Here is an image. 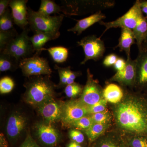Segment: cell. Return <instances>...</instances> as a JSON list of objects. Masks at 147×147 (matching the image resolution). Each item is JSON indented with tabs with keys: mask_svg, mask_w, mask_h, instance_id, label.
Returning <instances> with one entry per match:
<instances>
[{
	"mask_svg": "<svg viewBox=\"0 0 147 147\" xmlns=\"http://www.w3.org/2000/svg\"><path fill=\"white\" fill-rule=\"evenodd\" d=\"M139 95L128 94L115 104L113 113L121 131L137 136H147V100Z\"/></svg>",
	"mask_w": 147,
	"mask_h": 147,
	"instance_id": "6da1fadb",
	"label": "cell"
},
{
	"mask_svg": "<svg viewBox=\"0 0 147 147\" xmlns=\"http://www.w3.org/2000/svg\"><path fill=\"white\" fill-rule=\"evenodd\" d=\"M50 76H37L29 77L24 86L26 91L24 100L28 104L37 108L40 105L55 96V84Z\"/></svg>",
	"mask_w": 147,
	"mask_h": 147,
	"instance_id": "7a4b0ae2",
	"label": "cell"
},
{
	"mask_svg": "<svg viewBox=\"0 0 147 147\" xmlns=\"http://www.w3.org/2000/svg\"><path fill=\"white\" fill-rule=\"evenodd\" d=\"M64 15L46 16L28 9V20L30 29L34 33L49 34L58 38L60 35V28Z\"/></svg>",
	"mask_w": 147,
	"mask_h": 147,
	"instance_id": "3957f363",
	"label": "cell"
},
{
	"mask_svg": "<svg viewBox=\"0 0 147 147\" xmlns=\"http://www.w3.org/2000/svg\"><path fill=\"white\" fill-rule=\"evenodd\" d=\"M115 4L113 1H64L61 7L65 15L72 16L101 11Z\"/></svg>",
	"mask_w": 147,
	"mask_h": 147,
	"instance_id": "277c9868",
	"label": "cell"
},
{
	"mask_svg": "<svg viewBox=\"0 0 147 147\" xmlns=\"http://www.w3.org/2000/svg\"><path fill=\"white\" fill-rule=\"evenodd\" d=\"M30 29H24L7 45L1 53L9 55L20 62L30 57L34 51L30 41L28 33Z\"/></svg>",
	"mask_w": 147,
	"mask_h": 147,
	"instance_id": "5b68a950",
	"label": "cell"
},
{
	"mask_svg": "<svg viewBox=\"0 0 147 147\" xmlns=\"http://www.w3.org/2000/svg\"><path fill=\"white\" fill-rule=\"evenodd\" d=\"M40 53L36 52L32 57L20 61L19 67L24 76L29 78L33 76H50L52 74L53 71L48 61L39 57Z\"/></svg>",
	"mask_w": 147,
	"mask_h": 147,
	"instance_id": "8992f818",
	"label": "cell"
},
{
	"mask_svg": "<svg viewBox=\"0 0 147 147\" xmlns=\"http://www.w3.org/2000/svg\"><path fill=\"white\" fill-rule=\"evenodd\" d=\"M143 14L140 7V1L137 0L126 13L115 21L108 22L101 21L99 22L100 25L105 28L102 36L109 29L113 28H128L132 30L137 26L140 17Z\"/></svg>",
	"mask_w": 147,
	"mask_h": 147,
	"instance_id": "52a82bcc",
	"label": "cell"
},
{
	"mask_svg": "<svg viewBox=\"0 0 147 147\" xmlns=\"http://www.w3.org/2000/svg\"><path fill=\"white\" fill-rule=\"evenodd\" d=\"M77 45L81 46L84 50L85 58L81 62L84 65L90 60L97 61L102 58L105 53L104 42L94 35L88 36L77 42Z\"/></svg>",
	"mask_w": 147,
	"mask_h": 147,
	"instance_id": "ba28073f",
	"label": "cell"
},
{
	"mask_svg": "<svg viewBox=\"0 0 147 147\" xmlns=\"http://www.w3.org/2000/svg\"><path fill=\"white\" fill-rule=\"evenodd\" d=\"M89 115L88 107L79 100H69L62 103L61 121L64 126L69 127L75 121Z\"/></svg>",
	"mask_w": 147,
	"mask_h": 147,
	"instance_id": "9c48e42d",
	"label": "cell"
},
{
	"mask_svg": "<svg viewBox=\"0 0 147 147\" xmlns=\"http://www.w3.org/2000/svg\"><path fill=\"white\" fill-rule=\"evenodd\" d=\"M87 81L79 100L83 105L89 107L103 98L102 91L98 82L94 80L89 69H87Z\"/></svg>",
	"mask_w": 147,
	"mask_h": 147,
	"instance_id": "30bf717a",
	"label": "cell"
},
{
	"mask_svg": "<svg viewBox=\"0 0 147 147\" xmlns=\"http://www.w3.org/2000/svg\"><path fill=\"white\" fill-rule=\"evenodd\" d=\"M28 124L27 116L19 111L13 112L9 116L6 126V133L9 140L15 142L26 129Z\"/></svg>",
	"mask_w": 147,
	"mask_h": 147,
	"instance_id": "8fae6325",
	"label": "cell"
},
{
	"mask_svg": "<svg viewBox=\"0 0 147 147\" xmlns=\"http://www.w3.org/2000/svg\"><path fill=\"white\" fill-rule=\"evenodd\" d=\"M34 129L38 140L47 146H55L60 140L59 131L52 124L45 122H38L35 125Z\"/></svg>",
	"mask_w": 147,
	"mask_h": 147,
	"instance_id": "7c38bea8",
	"label": "cell"
},
{
	"mask_svg": "<svg viewBox=\"0 0 147 147\" xmlns=\"http://www.w3.org/2000/svg\"><path fill=\"white\" fill-rule=\"evenodd\" d=\"M36 108L45 122L52 124L61 121L62 102H57L55 98L47 100Z\"/></svg>",
	"mask_w": 147,
	"mask_h": 147,
	"instance_id": "4fadbf2b",
	"label": "cell"
},
{
	"mask_svg": "<svg viewBox=\"0 0 147 147\" xmlns=\"http://www.w3.org/2000/svg\"><path fill=\"white\" fill-rule=\"evenodd\" d=\"M136 76V61L132 60L129 56L127 57L124 69L117 71L110 80L118 82L123 86L132 87L135 86Z\"/></svg>",
	"mask_w": 147,
	"mask_h": 147,
	"instance_id": "5bb4252c",
	"label": "cell"
},
{
	"mask_svg": "<svg viewBox=\"0 0 147 147\" xmlns=\"http://www.w3.org/2000/svg\"><path fill=\"white\" fill-rule=\"evenodd\" d=\"M28 0H11L9 4L14 24L21 29L27 28L28 20Z\"/></svg>",
	"mask_w": 147,
	"mask_h": 147,
	"instance_id": "9a60e30c",
	"label": "cell"
},
{
	"mask_svg": "<svg viewBox=\"0 0 147 147\" xmlns=\"http://www.w3.org/2000/svg\"><path fill=\"white\" fill-rule=\"evenodd\" d=\"M136 61L135 86L140 89H147V48L142 47L139 51Z\"/></svg>",
	"mask_w": 147,
	"mask_h": 147,
	"instance_id": "2e32d148",
	"label": "cell"
},
{
	"mask_svg": "<svg viewBox=\"0 0 147 147\" xmlns=\"http://www.w3.org/2000/svg\"><path fill=\"white\" fill-rule=\"evenodd\" d=\"M106 16L101 11L95 12L88 17L77 21L75 26L67 30V31L72 32L78 35L81 34L83 32L93 25L102 21Z\"/></svg>",
	"mask_w": 147,
	"mask_h": 147,
	"instance_id": "e0dca14e",
	"label": "cell"
},
{
	"mask_svg": "<svg viewBox=\"0 0 147 147\" xmlns=\"http://www.w3.org/2000/svg\"><path fill=\"white\" fill-rule=\"evenodd\" d=\"M102 95L107 102L117 104L120 102L124 98L123 90L117 84H108L102 91Z\"/></svg>",
	"mask_w": 147,
	"mask_h": 147,
	"instance_id": "ac0fdd59",
	"label": "cell"
},
{
	"mask_svg": "<svg viewBox=\"0 0 147 147\" xmlns=\"http://www.w3.org/2000/svg\"><path fill=\"white\" fill-rule=\"evenodd\" d=\"M135 38L132 30L128 28H122L118 44L115 48L119 47L121 51H124L127 57L130 56V48L135 43Z\"/></svg>",
	"mask_w": 147,
	"mask_h": 147,
	"instance_id": "d6986e66",
	"label": "cell"
},
{
	"mask_svg": "<svg viewBox=\"0 0 147 147\" xmlns=\"http://www.w3.org/2000/svg\"><path fill=\"white\" fill-rule=\"evenodd\" d=\"M139 51L142 50L147 35V18L142 15L137 26L132 30Z\"/></svg>",
	"mask_w": 147,
	"mask_h": 147,
	"instance_id": "ffe728a7",
	"label": "cell"
},
{
	"mask_svg": "<svg viewBox=\"0 0 147 147\" xmlns=\"http://www.w3.org/2000/svg\"><path fill=\"white\" fill-rule=\"evenodd\" d=\"M55 68L57 70L59 76L60 82L58 86L59 88L65 87L67 85L74 83V80L80 74L72 71L70 66L62 67L55 65Z\"/></svg>",
	"mask_w": 147,
	"mask_h": 147,
	"instance_id": "44dd1931",
	"label": "cell"
},
{
	"mask_svg": "<svg viewBox=\"0 0 147 147\" xmlns=\"http://www.w3.org/2000/svg\"><path fill=\"white\" fill-rule=\"evenodd\" d=\"M57 38L56 36L52 35L42 32L34 33V34L30 37L34 52L38 53H41L40 50L43 48L46 42Z\"/></svg>",
	"mask_w": 147,
	"mask_h": 147,
	"instance_id": "7402d4cb",
	"label": "cell"
},
{
	"mask_svg": "<svg viewBox=\"0 0 147 147\" xmlns=\"http://www.w3.org/2000/svg\"><path fill=\"white\" fill-rule=\"evenodd\" d=\"M44 50L48 51L54 61L57 63L65 62L68 58V50L65 47L57 46L47 49L43 47L40 50V52Z\"/></svg>",
	"mask_w": 147,
	"mask_h": 147,
	"instance_id": "603a6c76",
	"label": "cell"
},
{
	"mask_svg": "<svg viewBox=\"0 0 147 147\" xmlns=\"http://www.w3.org/2000/svg\"><path fill=\"white\" fill-rule=\"evenodd\" d=\"M110 124L93 123L89 128L84 131L90 142H94L105 133L110 126Z\"/></svg>",
	"mask_w": 147,
	"mask_h": 147,
	"instance_id": "cb8c5ba5",
	"label": "cell"
},
{
	"mask_svg": "<svg viewBox=\"0 0 147 147\" xmlns=\"http://www.w3.org/2000/svg\"><path fill=\"white\" fill-rule=\"evenodd\" d=\"M20 62L15 58L5 54L1 53L0 55V71H13L19 67Z\"/></svg>",
	"mask_w": 147,
	"mask_h": 147,
	"instance_id": "d4e9b609",
	"label": "cell"
},
{
	"mask_svg": "<svg viewBox=\"0 0 147 147\" xmlns=\"http://www.w3.org/2000/svg\"><path fill=\"white\" fill-rule=\"evenodd\" d=\"M38 11L46 16H51V14L54 13H59L62 11V10L61 6L57 4L54 1L41 0L40 6Z\"/></svg>",
	"mask_w": 147,
	"mask_h": 147,
	"instance_id": "484cf974",
	"label": "cell"
},
{
	"mask_svg": "<svg viewBox=\"0 0 147 147\" xmlns=\"http://www.w3.org/2000/svg\"><path fill=\"white\" fill-rule=\"evenodd\" d=\"M13 24L11 12L8 7L4 13L0 16V31H7L14 29Z\"/></svg>",
	"mask_w": 147,
	"mask_h": 147,
	"instance_id": "4316f807",
	"label": "cell"
},
{
	"mask_svg": "<svg viewBox=\"0 0 147 147\" xmlns=\"http://www.w3.org/2000/svg\"><path fill=\"white\" fill-rule=\"evenodd\" d=\"M18 34L15 29L7 31H0V51L2 52L9 43Z\"/></svg>",
	"mask_w": 147,
	"mask_h": 147,
	"instance_id": "83f0119b",
	"label": "cell"
},
{
	"mask_svg": "<svg viewBox=\"0 0 147 147\" xmlns=\"http://www.w3.org/2000/svg\"><path fill=\"white\" fill-rule=\"evenodd\" d=\"M93 123L90 115L85 116L71 123L69 127L76 129H82L84 131L89 128Z\"/></svg>",
	"mask_w": 147,
	"mask_h": 147,
	"instance_id": "f1b7e54d",
	"label": "cell"
},
{
	"mask_svg": "<svg viewBox=\"0 0 147 147\" xmlns=\"http://www.w3.org/2000/svg\"><path fill=\"white\" fill-rule=\"evenodd\" d=\"M84 88L79 84L74 82L65 87L64 92L66 96L69 98H74L82 94Z\"/></svg>",
	"mask_w": 147,
	"mask_h": 147,
	"instance_id": "f546056e",
	"label": "cell"
},
{
	"mask_svg": "<svg viewBox=\"0 0 147 147\" xmlns=\"http://www.w3.org/2000/svg\"><path fill=\"white\" fill-rule=\"evenodd\" d=\"M94 123H110L112 116L108 110L94 114L90 115Z\"/></svg>",
	"mask_w": 147,
	"mask_h": 147,
	"instance_id": "4dcf8cb0",
	"label": "cell"
},
{
	"mask_svg": "<svg viewBox=\"0 0 147 147\" xmlns=\"http://www.w3.org/2000/svg\"><path fill=\"white\" fill-rule=\"evenodd\" d=\"M15 86L13 79L9 76L3 77L0 80V93L5 94L11 92Z\"/></svg>",
	"mask_w": 147,
	"mask_h": 147,
	"instance_id": "1f68e13d",
	"label": "cell"
},
{
	"mask_svg": "<svg viewBox=\"0 0 147 147\" xmlns=\"http://www.w3.org/2000/svg\"><path fill=\"white\" fill-rule=\"evenodd\" d=\"M107 100L103 98L96 104L88 107L89 115H91L105 111L107 109Z\"/></svg>",
	"mask_w": 147,
	"mask_h": 147,
	"instance_id": "d6a6232c",
	"label": "cell"
},
{
	"mask_svg": "<svg viewBox=\"0 0 147 147\" xmlns=\"http://www.w3.org/2000/svg\"><path fill=\"white\" fill-rule=\"evenodd\" d=\"M69 136L72 142L80 144L84 142L85 137L81 131L76 129H71L69 131Z\"/></svg>",
	"mask_w": 147,
	"mask_h": 147,
	"instance_id": "836d02e7",
	"label": "cell"
},
{
	"mask_svg": "<svg viewBox=\"0 0 147 147\" xmlns=\"http://www.w3.org/2000/svg\"><path fill=\"white\" fill-rule=\"evenodd\" d=\"M132 147H147V140L142 136H138L131 141Z\"/></svg>",
	"mask_w": 147,
	"mask_h": 147,
	"instance_id": "e575fe53",
	"label": "cell"
},
{
	"mask_svg": "<svg viewBox=\"0 0 147 147\" xmlns=\"http://www.w3.org/2000/svg\"><path fill=\"white\" fill-rule=\"evenodd\" d=\"M118 58V56L115 54H110L105 57L102 63L103 65L107 67L112 66L114 65Z\"/></svg>",
	"mask_w": 147,
	"mask_h": 147,
	"instance_id": "d590c367",
	"label": "cell"
},
{
	"mask_svg": "<svg viewBox=\"0 0 147 147\" xmlns=\"http://www.w3.org/2000/svg\"><path fill=\"white\" fill-rule=\"evenodd\" d=\"M19 147H40L33 139L30 134L28 133L25 141Z\"/></svg>",
	"mask_w": 147,
	"mask_h": 147,
	"instance_id": "8d00e7d4",
	"label": "cell"
},
{
	"mask_svg": "<svg viewBox=\"0 0 147 147\" xmlns=\"http://www.w3.org/2000/svg\"><path fill=\"white\" fill-rule=\"evenodd\" d=\"M99 147H119L113 139L107 138L102 140Z\"/></svg>",
	"mask_w": 147,
	"mask_h": 147,
	"instance_id": "74e56055",
	"label": "cell"
},
{
	"mask_svg": "<svg viewBox=\"0 0 147 147\" xmlns=\"http://www.w3.org/2000/svg\"><path fill=\"white\" fill-rule=\"evenodd\" d=\"M126 66V61L122 58H119L116 63L114 65V67L117 71H122L125 68Z\"/></svg>",
	"mask_w": 147,
	"mask_h": 147,
	"instance_id": "f35d334b",
	"label": "cell"
},
{
	"mask_svg": "<svg viewBox=\"0 0 147 147\" xmlns=\"http://www.w3.org/2000/svg\"><path fill=\"white\" fill-rule=\"evenodd\" d=\"M10 1L9 0H1L0 1V16L4 13L9 6Z\"/></svg>",
	"mask_w": 147,
	"mask_h": 147,
	"instance_id": "ab89813d",
	"label": "cell"
},
{
	"mask_svg": "<svg viewBox=\"0 0 147 147\" xmlns=\"http://www.w3.org/2000/svg\"><path fill=\"white\" fill-rule=\"evenodd\" d=\"M140 7L143 13L146 15L147 17V1H140Z\"/></svg>",
	"mask_w": 147,
	"mask_h": 147,
	"instance_id": "60d3db41",
	"label": "cell"
},
{
	"mask_svg": "<svg viewBox=\"0 0 147 147\" xmlns=\"http://www.w3.org/2000/svg\"><path fill=\"white\" fill-rule=\"evenodd\" d=\"M142 47L147 48V35L146 38V40H145L144 42V44H143V47Z\"/></svg>",
	"mask_w": 147,
	"mask_h": 147,
	"instance_id": "b9f144b4",
	"label": "cell"
},
{
	"mask_svg": "<svg viewBox=\"0 0 147 147\" xmlns=\"http://www.w3.org/2000/svg\"><path fill=\"white\" fill-rule=\"evenodd\" d=\"M67 147H74L73 142H71L67 145Z\"/></svg>",
	"mask_w": 147,
	"mask_h": 147,
	"instance_id": "7bdbcfd3",
	"label": "cell"
}]
</instances>
